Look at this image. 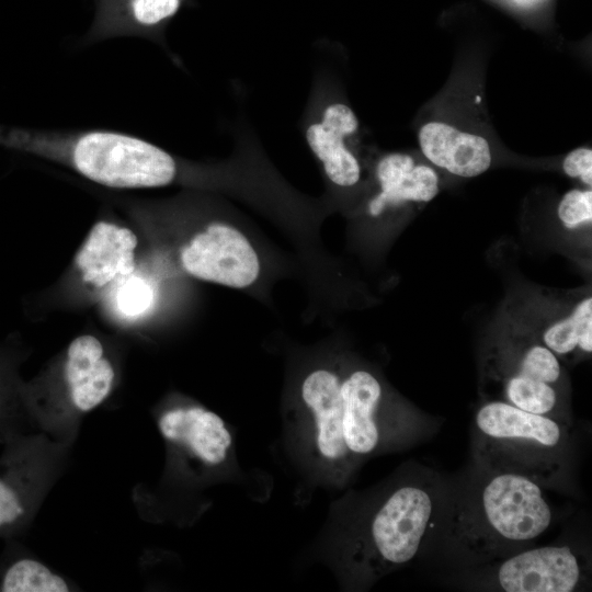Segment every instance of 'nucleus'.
I'll list each match as a JSON object with an SVG mask.
<instances>
[{
	"instance_id": "nucleus-1",
	"label": "nucleus",
	"mask_w": 592,
	"mask_h": 592,
	"mask_svg": "<svg viewBox=\"0 0 592 592\" xmlns=\"http://www.w3.org/2000/svg\"><path fill=\"white\" fill-rule=\"evenodd\" d=\"M0 144L56 160L98 184L114 189L166 186L178 174L170 153L117 132L52 133L0 127Z\"/></svg>"
},
{
	"instance_id": "nucleus-2",
	"label": "nucleus",
	"mask_w": 592,
	"mask_h": 592,
	"mask_svg": "<svg viewBox=\"0 0 592 592\" xmlns=\"http://www.w3.org/2000/svg\"><path fill=\"white\" fill-rule=\"evenodd\" d=\"M314 423V443L328 464L340 466L375 453L386 441V391L364 368L341 375L332 369L310 372L300 388Z\"/></svg>"
},
{
	"instance_id": "nucleus-3",
	"label": "nucleus",
	"mask_w": 592,
	"mask_h": 592,
	"mask_svg": "<svg viewBox=\"0 0 592 592\" xmlns=\"http://www.w3.org/2000/svg\"><path fill=\"white\" fill-rule=\"evenodd\" d=\"M487 473L452 522L460 547L480 557L532 542L553 520L540 482L515 473Z\"/></svg>"
},
{
	"instance_id": "nucleus-4",
	"label": "nucleus",
	"mask_w": 592,
	"mask_h": 592,
	"mask_svg": "<svg viewBox=\"0 0 592 592\" xmlns=\"http://www.w3.org/2000/svg\"><path fill=\"white\" fill-rule=\"evenodd\" d=\"M481 372L487 401L569 423V387L562 363L523 319L508 320L489 343Z\"/></svg>"
},
{
	"instance_id": "nucleus-5",
	"label": "nucleus",
	"mask_w": 592,
	"mask_h": 592,
	"mask_svg": "<svg viewBox=\"0 0 592 592\" xmlns=\"http://www.w3.org/2000/svg\"><path fill=\"white\" fill-rule=\"evenodd\" d=\"M474 452L490 473H515L540 483L562 468L569 423L501 401H486L476 412Z\"/></svg>"
},
{
	"instance_id": "nucleus-6",
	"label": "nucleus",
	"mask_w": 592,
	"mask_h": 592,
	"mask_svg": "<svg viewBox=\"0 0 592 592\" xmlns=\"http://www.w3.org/2000/svg\"><path fill=\"white\" fill-rule=\"evenodd\" d=\"M432 494L420 485H405L374 513L363 553L372 570L386 571L409 562L419 551L433 513Z\"/></svg>"
},
{
	"instance_id": "nucleus-7",
	"label": "nucleus",
	"mask_w": 592,
	"mask_h": 592,
	"mask_svg": "<svg viewBox=\"0 0 592 592\" xmlns=\"http://www.w3.org/2000/svg\"><path fill=\"white\" fill-rule=\"evenodd\" d=\"M191 276L234 288L252 285L260 274L259 257L237 228L212 223L196 232L180 251Z\"/></svg>"
},
{
	"instance_id": "nucleus-8",
	"label": "nucleus",
	"mask_w": 592,
	"mask_h": 592,
	"mask_svg": "<svg viewBox=\"0 0 592 592\" xmlns=\"http://www.w3.org/2000/svg\"><path fill=\"white\" fill-rule=\"evenodd\" d=\"M496 578L506 592H571L587 574L582 558L570 546H544L505 559Z\"/></svg>"
},
{
	"instance_id": "nucleus-9",
	"label": "nucleus",
	"mask_w": 592,
	"mask_h": 592,
	"mask_svg": "<svg viewBox=\"0 0 592 592\" xmlns=\"http://www.w3.org/2000/svg\"><path fill=\"white\" fill-rule=\"evenodd\" d=\"M137 236L124 226L100 220L78 250L75 264L82 281L103 288L134 273Z\"/></svg>"
},
{
	"instance_id": "nucleus-10",
	"label": "nucleus",
	"mask_w": 592,
	"mask_h": 592,
	"mask_svg": "<svg viewBox=\"0 0 592 592\" xmlns=\"http://www.w3.org/2000/svg\"><path fill=\"white\" fill-rule=\"evenodd\" d=\"M158 426L167 441L182 445L210 466L224 463L232 445L231 433L224 420L202 407L168 410L159 418Z\"/></svg>"
},
{
	"instance_id": "nucleus-11",
	"label": "nucleus",
	"mask_w": 592,
	"mask_h": 592,
	"mask_svg": "<svg viewBox=\"0 0 592 592\" xmlns=\"http://www.w3.org/2000/svg\"><path fill=\"white\" fill-rule=\"evenodd\" d=\"M358 127L353 110L342 103L329 105L320 123L306 130L307 143L322 162L329 180L338 186L350 187L361 178V167L355 156L345 147L344 138Z\"/></svg>"
},
{
	"instance_id": "nucleus-12",
	"label": "nucleus",
	"mask_w": 592,
	"mask_h": 592,
	"mask_svg": "<svg viewBox=\"0 0 592 592\" xmlns=\"http://www.w3.org/2000/svg\"><path fill=\"white\" fill-rule=\"evenodd\" d=\"M424 157L436 167L462 178H474L491 164L489 143L442 122H430L419 130Z\"/></svg>"
},
{
	"instance_id": "nucleus-13",
	"label": "nucleus",
	"mask_w": 592,
	"mask_h": 592,
	"mask_svg": "<svg viewBox=\"0 0 592 592\" xmlns=\"http://www.w3.org/2000/svg\"><path fill=\"white\" fill-rule=\"evenodd\" d=\"M65 378L69 399L79 411H91L107 398L115 372L96 337L82 334L70 342Z\"/></svg>"
},
{
	"instance_id": "nucleus-14",
	"label": "nucleus",
	"mask_w": 592,
	"mask_h": 592,
	"mask_svg": "<svg viewBox=\"0 0 592 592\" xmlns=\"http://www.w3.org/2000/svg\"><path fill=\"white\" fill-rule=\"evenodd\" d=\"M376 177L380 191L368 204L372 216L406 203H428L440 191L436 172L407 153L385 156L377 164Z\"/></svg>"
},
{
	"instance_id": "nucleus-15",
	"label": "nucleus",
	"mask_w": 592,
	"mask_h": 592,
	"mask_svg": "<svg viewBox=\"0 0 592 592\" xmlns=\"http://www.w3.org/2000/svg\"><path fill=\"white\" fill-rule=\"evenodd\" d=\"M560 361L578 362L592 353V297L585 295L562 311L523 319Z\"/></svg>"
},
{
	"instance_id": "nucleus-16",
	"label": "nucleus",
	"mask_w": 592,
	"mask_h": 592,
	"mask_svg": "<svg viewBox=\"0 0 592 592\" xmlns=\"http://www.w3.org/2000/svg\"><path fill=\"white\" fill-rule=\"evenodd\" d=\"M12 456L0 464V534L15 528L29 511L23 462Z\"/></svg>"
},
{
	"instance_id": "nucleus-17",
	"label": "nucleus",
	"mask_w": 592,
	"mask_h": 592,
	"mask_svg": "<svg viewBox=\"0 0 592 592\" xmlns=\"http://www.w3.org/2000/svg\"><path fill=\"white\" fill-rule=\"evenodd\" d=\"M66 581L42 562L21 558L11 562L0 577L3 592H66Z\"/></svg>"
},
{
	"instance_id": "nucleus-18",
	"label": "nucleus",
	"mask_w": 592,
	"mask_h": 592,
	"mask_svg": "<svg viewBox=\"0 0 592 592\" xmlns=\"http://www.w3.org/2000/svg\"><path fill=\"white\" fill-rule=\"evenodd\" d=\"M115 284L114 304L122 317L137 319L152 308L156 291L146 277L134 272Z\"/></svg>"
},
{
	"instance_id": "nucleus-19",
	"label": "nucleus",
	"mask_w": 592,
	"mask_h": 592,
	"mask_svg": "<svg viewBox=\"0 0 592 592\" xmlns=\"http://www.w3.org/2000/svg\"><path fill=\"white\" fill-rule=\"evenodd\" d=\"M561 225L569 231L591 229L592 190L572 189L560 200L557 208Z\"/></svg>"
},
{
	"instance_id": "nucleus-20",
	"label": "nucleus",
	"mask_w": 592,
	"mask_h": 592,
	"mask_svg": "<svg viewBox=\"0 0 592 592\" xmlns=\"http://www.w3.org/2000/svg\"><path fill=\"white\" fill-rule=\"evenodd\" d=\"M180 0H133L132 8L136 21L144 25H153L173 15Z\"/></svg>"
},
{
	"instance_id": "nucleus-21",
	"label": "nucleus",
	"mask_w": 592,
	"mask_h": 592,
	"mask_svg": "<svg viewBox=\"0 0 592 592\" xmlns=\"http://www.w3.org/2000/svg\"><path fill=\"white\" fill-rule=\"evenodd\" d=\"M563 172L573 179H579L583 184L592 185V150L580 147L570 151L562 162Z\"/></svg>"
},
{
	"instance_id": "nucleus-22",
	"label": "nucleus",
	"mask_w": 592,
	"mask_h": 592,
	"mask_svg": "<svg viewBox=\"0 0 592 592\" xmlns=\"http://www.w3.org/2000/svg\"><path fill=\"white\" fill-rule=\"evenodd\" d=\"M512 1L520 7H531L540 0H512Z\"/></svg>"
},
{
	"instance_id": "nucleus-23",
	"label": "nucleus",
	"mask_w": 592,
	"mask_h": 592,
	"mask_svg": "<svg viewBox=\"0 0 592 592\" xmlns=\"http://www.w3.org/2000/svg\"><path fill=\"white\" fill-rule=\"evenodd\" d=\"M3 389H4L3 376H2V374L0 372V399H1L2 395H3Z\"/></svg>"
}]
</instances>
